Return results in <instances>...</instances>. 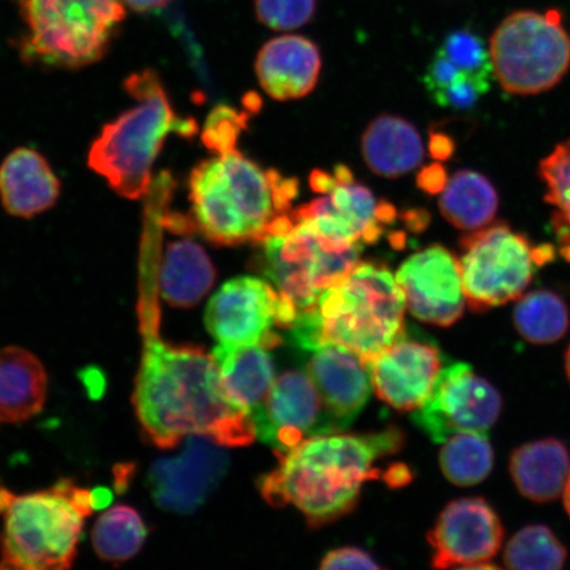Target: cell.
<instances>
[{
    "mask_svg": "<svg viewBox=\"0 0 570 570\" xmlns=\"http://www.w3.org/2000/svg\"><path fill=\"white\" fill-rule=\"evenodd\" d=\"M151 306L140 315L142 352L134 390L135 412L148 443L166 451L189 436L225 448L252 444V419L227 394L213 354L163 341Z\"/></svg>",
    "mask_w": 570,
    "mask_h": 570,
    "instance_id": "cell-1",
    "label": "cell"
},
{
    "mask_svg": "<svg viewBox=\"0 0 570 570\" xmlns=\"http://www.w3.org/2000/svg\"><path fill=\"white\" fill-rule=\"evenodd\" d=\"M397 428L365 434L326 433L277 454L258 489L274 508L294 505L313 527L333 522L358 503L363 484L381 479L380 462L401 451Z\"/></svg>",
    "mask_w": 570,
    "mask_h": 570,
    "instance_id": "cell-2",
    "label": "cell"
},
{
    "mask_svg": "<svg viewBox=\"0 0 570 570\" xmlns=\"http://www.w3.org/2000/svg\"><path fill=\"white\" fill-rule=\"evenodd\" d=\"M191 214L217 246L258 244L297 197L296 178L263 169L237 149L198 163L188 181Z\"/></svg>",
    "mask_w": 570,
    "mask_h": 570,
    "instance_id": "cell-3",
    "label": "cell"
},
{
    "mask_svg": "<svg viewBox=\"0 0 570 570\" xmlns=\"http://www.w3.org/2000/svg\"><path fill=\"white\" fill-rule=\"evenodd\" d=\"M405 298L381 263H358L345 279L320 296L315 308L289 327L302 352L321 345L348 348L372 363L404 331Z\"/></svg>",
    "mask_w": 570,
    "mask_h": 570,
    "instance_id": "cell-4",
    "label": "cell"
},
{
    "mask_svg": "<svg viewBox=\"0 0 570 570\" xmlns=\"http://www.w3.org/2000/svg\"><path fill=\"white\" fill-rule=\"evenodd\" d=\"M110 501L109 490H88L68 479L27 494L0 487V569L70 568L85 520Z\"/></svg>",
    "mask_w": 570,
    "mask_h": 570,
    "instance_id": "cell-5",
    "label": "cell"
},
{
    "mask_svg": "<svg viewBox=\"0 0 570 570\" xmlns=\"http://www.w3.org/2000/svg\"><path fill=\"white\" fill-rule=\"evenodd\" d=\"M125 89L137 104L102 128L90 146L88 164L116 194L139 199L151 185L155 161L169 134L191 137L197 125L177 116L151 69L128 76Z\"/></svg>",
    "mask_w": 570,
    "mask_h": 570,
    "instance_id": "cell-6",
    "label": "cell"
},
{
    "mask_svg": "<svg viewBox=\"0 0 570 570\" xmlns=\"http://www.w3.org/2000/svg\"><path fill=\"white\" fill-rule=\"evenodd\" d=\"M28 62L80 69L102 59L126 19L122 0H17Z\"/></svg>",
    "mask_w": 570,
    "mask_h": 570,
    "instance_id": "cell-7",
    "label": "cell"
},
{
    "mask_svg": "<svg viewBox=\"0 0 570 570\" xmlns=\"http://www.w3.org/2000/svg\"><path fill=\"white\" fill-rule=\"evenodd\" d=\"M489 48L497 80L510 95L551 90L570 67V38L559 10L510 13L491 36Z\"/></svg>",
    "mask_w": 570,
    "mask_h": 570,
    "instance_id": "cell-8",
    "label": "cell"
},
{
    "mask_svg": "<svg viewBox=\"0 0 570 570\" xmlns=\"http://www.w3.org/2000/svg\"><path fill=\"white\" fill-rule=\"evenodd\" d=\"M256 246L259 252L254 255L253 268L267 277L297 317L315 308L325 289L345 279L362 253V247L331 252L301 220H294L288 233L268 235Z\"/></svg>",
    "mask_w": 570,
    "mask_h": 570,
    "instance_id": "cell-9",
    "label": "cell"
},
{
    "mask_svg": "<svg viewBox=\"0 0 570 570\" xmlns=\"http://www.w3.org/2000/svg\"><path fill=\"white\" fill-rule=\"evenodd\" d=\"M460 245L463 292L476 312L522 297L540 267L530 240L503 223L469 232Z\"/></svg>",
    "mask_w": 570,
    "mask_h": 570,
    "instance_id": "cell-10",
    "label": "cell"
},
{
    "mask_svg": "<svg viewBox=\"0 0 570 570\" xmlns=\"http://www.w3.org/2000/svg\"><path fill=\"white\" fill-rule=\"evenodd\" d=\"M502 397L497 389L476 375L466 363L441 370L426 401L413 411V422L434 443L444 444L454 434L487 433L497 423Z\"/></svg>",
    "mask_w": 570,
    "mask_h": 570,
    "instance_id": "cell-11",
    "label": "cell"
},
{
    "mask_svg": "<svg viewBox=\"0 0 570 570\" xmlns=\"http://www.w3.org/2000/svg\"><path fill=\"white\" fill-rule=\"evenodd\" d=\"M206 330L220 345L282 344V298L273 284L255 276H238L213 295L205 311Z\"/></svg>",
    "mask_w": 570,
    "mask_h": 570,
    "instance_id": "cell-12",
    "label": "cell"
},
{
    "mask_svg": "<svg viewBox=\"0 0 570 570\" xmlns=\"http://www.w3.org/2000/svg\"><path fill=\"white\" fill-rule=\"evenodd\" d=\"M256 438L287 452L304 440L336 433L315 384L306 372L288 370L276 377L265 401L249 413Z\"/></svg>",
    "mask_w": 570,
    "mask_h": 570,
    "instance_id": "cell-13",
    "label": "cell"
},
{
    "mask_svg": "<svg viewBox=\"0 0 570 570\" xmlns=\"http://www.w3.org/2000/svg\"><path fill=\"white\" fill-rule=\"evenodd\" d=\"M432 566L490 568L503 541V527L482 498H462L449 503L428 533Z\"/></svg>",
    "mask_w": 570,
    "mask_h": 570,
    "instance_id": "cell-14",
    "label": "cell"
},
{
    "mask_svg": "<svg viewBox=\"0 0 570 570\" xmlns=\"http://www.w3.org/2000/svg\"><path fill=\"white\" fill-rule=\"evenodd\" d=\"M180 455L156 461L149 470V490L159 508L190 514L202 508L229 469L225 446L204 436L184 440Z\"/></svg>",
    "mask_w": 570,
    "mask_h": 570,
    "instance_id": "cell-15",
    "label": "cell"
},
{
    "mask_svg": "<svg viewBox=\"0 0 570 570\" xmlns=\"http://www.w3.org/2000/svg\"><path fill=\"white\" fill-rule=\"evenodd\" d=\"M395 277L413 317L444 327L462 317L466 297L460 259L446 247L433 245L410 256Z\"/></svg>",
    "mask_w": 570,
    "mask_h": 570,
    "instance_id": "cell-16",
    "label": "cell"
},
{
    "mask_svg": "<svg viewBox=\"0 0 570 570\" xmlns=\"http://www.w3.org/2000/svg\"><path fill=\"white\" fill-rule=\"evenodd\" d=\"M370 368L377 397L394 410L413 412L430 396L444 355L432 340L404 330Z\"/></svg>",
    "mask_w": 570,
    "mask_h": 570,
    "instance_id": "cell-17",
    "label": "cell"
},
{
    "mask_svg": "<svg viewBox=\"0 0 570 570\" xmlns=\"http://www.w3.org/2000/svg\"><path fill=\"white\" fill-rule=\"evenodd\" d=\"M308 354L305 372L315 384L327 416L340 432L351 425L373 390L370 363L338 345H321Z\"/></svg>",
    "mask_w": 570,
    "mask_h": 570,
    "instance_id": "cell-18",
    "label": "cell"
},
{
    "mask_svg": "<svg viewBox=\"0 0 570 570\" xmlns=\"http://www.w3.org/2000/svg\"><path fill=\"white\" fill-rule=\"evenodd\" d=\"M321 67L320 48L302 35L271 39L262 47L255 61L262 89L277 101L308 96L316 88Z\"/></svg>",
    "mask_w": 570,
    "mask_h": 570,
    "instance_id": "cell-19",
    "label": "cell"
},
{
    "mask_svg": "<svg viewBox=\"0 0 570 570\" xmlns=\"http://www.w3.org/2000/svg\"><path fill=\"white\" fill-rule=\"evenodd\" d=\"M60 191L59 177L33 148L13 149L0 164V199L11 216H38L52 208Z\"/></svg>",
    "mask_w": 570,
    "mask_h": 570,
    "instance_id": "cell-20",
    "label": "cell"
},
{
    "mask_svg": "<svg viewBox=\"0 0 570 570\" xmlns=\"http://www.w3.org/2000/svg\"><path fill=\"white\" fill-rule=\"evenodd\" d=\"M48 375L42 363L23 347L0 351V423L16 424L45 407Z\"/></svg>",
    "mask_w": 570,
    "mask_h": 570,
    "instance_id": "cell-21",
    "label": "cell"
},
{
    "mask_svg": "<svg viewBox=\"0 0 570 570\" xmlns=\"http://www.w3.org/2000/svg\"><path fill=\"white\" fill-rule=\"evenodd\" d=\"M361 153L377 176L397 178L412 173L424 159L422 135L410 120L381 116L362 135Z\"/></svg>",
    "mask_w": 570,
    "mask_h": 570,
    "instance_id": "cell-22",
    "label": "cell"
},
{
    "mask_svg": "<svg viewBox=\"0 0 570 570\" xmlns=\"http://www.w3.org/2000/svg\"><path fill=\"white\" fill-rule=\"evenodd\" d=\"M213 356L227 394L249 416L265 401L275 382V366L268 347L218 344Z\"/></svg>",
    "mask_w": 570,
    "mask_h": 570,
    "instance_id": "cell-23",
    "label": "cell"
},
{
    "mask_svg": "<svg viewBox=\"0 0 570 570\" xmlns=\"http://www.w3.org/2000/svg\"><path fill=\"white\" fill-rule=\"evenodd\" d=\"M216 277L209 255L196 242L184 238L167 246L160 267V291L170 306L194 308L209 294Z\"/></svg>",
    "mask_w": 570,
    "mask_h": 570,
    "instance_id": "cell-24",
    "label": "cell"
},
{
    "mask_svg": "<svg viewBox=\"0 0 570 570\" xmlns=\"http://www.w3.org/2000/svg\"><path fill=\"white\" fill-rule=\"evenodd\" d=\"M510 472L525 498L539 503L554 501L564 491L570 473L568 449L553 439L519 446L511 455Z\"/></svg>",
    "mask_w": 570,
    "mask_h": 570,
    "instance_id": "cell-25",
    "label": "cell"
},
{
    "mask_svg": "<svg viewBox=\"0 0 570 570\" xmlns=\"http://www.w3.org/2000/svg\"><path fill=\"white\" fill-rule=\"evenodd\" d=\"M499 197L489 178L462 169L449 178L440 198V210L449 224L463 232H475L491 224Z\"/></svg>",
    "mask_w": 570,
    "mask_h": 570,
    "instance_id": "cell-26",
    "label": "cell"
},
{
    "mask_svg": "<svg viewBox=\"0 0 570 570\" xmlns=\"http://www.w3.org/2000/svg\"><path fill=\"white\" fill-rule=\"evenodd\" d=\"M334 187L330 191L332 203L361 233L363 245H374L381 239L384 226L394 223L396 210L386 202L377 203L372 190L355 183L351 168L334 169Z\"/></svg>",
    "mask_w": 570,
    "mask_h": 570,
    "instance_id": "cell-27",
    "label": "cell"
},
{
    "mask_svg": "<svg viewBox=\"0 0 570 570\" xmlns=\"http://www.w3.org/2000/svg\"><path fill=\"white\" fill-rule=\"evenodd\" d=\"M148 527L137 510L114 505L98 518L91 531L92 547L99 559L120 564L131 560L145 546Z\"/></svg>",
    "mask_w": 570,
    "mask_h": 570,
    "instance_id": "cell-28",
    "label": "cell"
},
{
    "mask_svg": "<svg viewBox=\"0 0 570 570\" xmlns=\"http://www.w3.org/2000/svg\"><path fill=\"white\" fill-rule=\"evenodd\" d=\"M514 321L520 336L537 345L552 344L566 336L568 306L554 292L540 289L519 297Z\"/></svg>",
    "mask_w": 570,
    "mask_h": 570,
    "instance_id": "cell-29",
    "label": "cell"
},
{
    "mask_svg": "<svg viewBox=\"0 0 570 570\" xmlns=\"http://www.w3.org/2000/svg\"><path fill=\"white\" fill-rule=\"evenodd\" d=\"M444 444L440 465L449 481L458 487H473L487 480L494 463L493 448L487 433L454 434Z\"/></svg>",
    "mask_w": 570,
    "mask_h": 570,
    "instance_id": "cell-30",
    "label": "cell"
},
{
    "mask_svg": "<svg viewBox=\"0 0 570 570\" xmlns=\"http://www.w3.org/2000/svg\"><path fill=\"white\" fill-rule=\"evenodd\" d=\"M503 561L510 569H560L566 564L567 550L550 529L530 525L509 541Z\"/></svg>",
    "mask_w": 570,
    "mask_h": 570,
    "instance_id": "cell-31",
    "label": "cell"
},
{
    "mask_svg": "<svg viewBox=\"0 0 570 570\" xmlns=\"http://www.w3.org/2000/svg\"><path fill=\"white\" fill-rule=\"evenodd\" d=\"M539 173L547 188L546 202L556 209L553 229L562 249L570 248V139L541 160Z\"/></svg>",
    "mask_w": 570,
    "mask_h": 570,
    "instance_id": "cell-32",
    "label": "cell"
},
{
    "mask_svg": "<svg viewBox=\"0 0 570 570\" xmlns=\"http://www.w3.org/2000/svg\"><path fill=\"white\" fill-rule=\"evenodd\" d=\"M439 51L469 75L491 78L494 73L490 48L469 28L448 33Z\"/></svg>",
    "mask_w": 570,
    "mask_h": 570,
    "instance_id": "cell-33",
    "label": "cell"
},
{
    "mask_svg": "<svg viewBox=\"0 0 570 570\" xmlns=\"http://www.w3.org/2000/svg\"><path fill=\"white\" fill-rule=\"evenodd\" d=\"M317 0H255V16L275 31H294L315 18Z\"/></svg>",
    "mask_w": 570,
    "mask_h": 570,
    "instance_id": "cell-34",
    "label": "cell"
},
{
    "mask_svg": "<svg viewBox=\"0 0 570 570\" xmlns=\"http://www.w3.org/2000/svg\"><path fill=\"white\" fill-rule=\"evenodd\" d=\"M246 127V116L229 106H218L206 120L203 140L213 153L223 154L235 148L239 135Z\"/></svg>",
    "mask_w": 570,
    "mask_h": 570,
    "instance_id": "cell-35",
    "label": "cell"
},
{
    "mask_svg": "<svg viewBox=\"0 0 570 570\" xmlns=\"http://www.w3.org/2000/svg\"><path fill=\"white\" fill-rule=\"evenodd\" d=\"M491 78L461 73L445 88L432 92L433 102L445 109H472L490 89Z\"/></svg>",
    "mask_w": 570,
    "mask_h": 570,
    "instance_id": "cell-36",
    "label": "cell"
},
{
    "mask_svg": "<svg viewBox=\"0 0 570 570\" xmlns=\"http://www.w3.org/2000/svg\"><path fill=\"white\" fill-rule=\"evenodd\" d=\"M321 569H380L373 556L355 547L337 548L327 552L320 564Z\"/></svg>",
    "mask_w": 570,
    "mask_h": 570,
    "instance_id": "cell-37",
    "label": "cell"
},
{
    "mask_svg": "<svg viewBox=\"0 0 570 570\" xmlns=\"http://www.w3.org/2000/svg\"><path fill=\"white\" fill-rule=\"evenodd\" d=\"M448 177L445 169L440 164H432L426 167L417 176V184L420 189L426 191V194H440L445 188Z\"/></svg>",
    "mask_w": 570,
    "mask_h": 570,
    "instance_id": "cell-38",
    "label": "cell"
},
{
    "mask_svg": "<svg viewBox=\"0 0 570 570\" xmlns=\"http://www.w3.org/2000/svg\"><path fill=\"white\" fill-rule=\"evenodd\" d=\"M431 151L434 158L446 160L453 155L454 142L443 134H434L431 139Z\"/></svg>",
    "mask_w": 570,
    "mask_h": 570,
    "instance_id": "cell-39",
    "label": "cell"
},
{
    "mask_svg": "<svg viewBox=\"0 0 570 570\" xmlns=\"http://www.w3.org/2000/svg\"><path fill=\"white\" fill-rule=\"evenodd\" d=\"M122 2L135 12L145 13L161 10L173 0H122Z\"/></svg>",
    "mask_w": 570,
    "mask_h": 570,
    "instance_id": "cell-40",
    "label": "cell"
},
{
    "mask_svg": "<svg viewBox=\"0 0 570 570\" xmlns=\"http://www.w3.org/2000/svg\"><path fill=\"white\" fill-rule=\"evenodd\" d=\"M562 494H564V504L570 517V473L566 483L564 491H562Z\"/></svg>",
    "mask_w": 570,
    "mask_h": 570,
    "instance_id": "cell-41",
    "label": "cell"
},
{
    "mask_svg": "<svg viewBox=\"0 0 570 570\" xmlns=\"http://www.w3.org/2000/svg\"><path fill=\"white\" fill-rule=\"evenodd\" d=\"M566 367H567V374H568V377L570 381V346L568 348L567 356H566Z\"/></svg>",
    "mask_w": 570,
    "mask_h": 570,
    "instance_id": "cell-42",
    "label": "cell"
}]
</instances>
